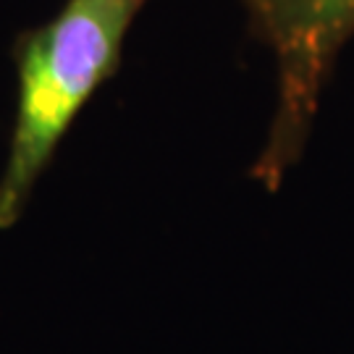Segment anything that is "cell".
I'll return each instance as SVG.
<instances>
[{"label": "cell", "mask_w": 354, "mask_h": 354, "mask_svg": "<svg viewBox=\"0 0 354 354\" xmlns=\"http://www.w3.org/2000/svg\"><path fill=\"white\" fill-rule=\"evenodd\" d=\"M276 64V111L250 176L279 192L302 160L326 84L354 39V0H241Z\"/></svg>", "instance_id": "7a4b0ae2"}, {"label": "cell", "mask_w": 354, "mask_h": 354, "mask_svg": "<svg viewBox=\"0 0 354 354\" xmlns=\"http://www.w3.org/2000/svg\"><path fill=\"white\" fill-rule=\"evenodd\" d=\"M147 3L66 0L45 24L16 37V113L0 171V231L19 223L76 115L115 76Z\"/></svg>", "instance_id": "6da1fadb"}]
</instances>
